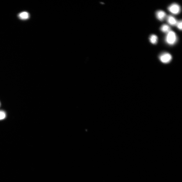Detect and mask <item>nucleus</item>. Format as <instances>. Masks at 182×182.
Returning <instances> with one entry per match:
<instances>
[{
  "mask_svg": "<svg viewBox=\"0 0 182 182\" xmlns=\"http://www.w3.org/2000/svg\"><path fill=\"white\" fill-rule=\"evenodd\" d=\"M165 40L166 43L169 45H173L177 41V37L175 33L172 31L167 33Z\"/></svg>",
  "mask_w": 182,
  "mask_h": 182,
  "instance_id": "1",
  "label": "nucleus"
},
{
  "mask_svg": "<svg viewBox=\"0 0 182 182\" xmlns=\"http://www.w3.org/2000/svg\"><path fill=\"white\" fill-rule=\"evenodd\" d=\"M159 58L162 62L164 63H169L171 61L172 57L169 53L164 52L160 55Z\"/></svg>",
  "mask_w": 182,
  "mask_h": 182,
  "instance_id": "2",
  "label": "nucleus"
},
{
  "mask_svg": "<svg viewBox=\"0 0 182 182\" xmlns=\"http://www.w3.org/2000/svg\"><path fill=\"white\" fill-rule=\"evenodd\" d=\"M168 9L173 14L177 15L179 14L180 12L181 8L178 4L174 3L168 7Z\"/></svg>",
  "mask_w": 182,
  "mask_h": 182,
  "instance_id": "3",
  "label": "nucleus"
},
{
  "mask_svg": "<svg viewBox=\"0 0 182 182\" xmlns=\"http://www.w3.org/2000/svg\"><path fill=\"white\" fill-rule=\"evenodd\" d=\"M156 16L157 18L161 21H163L167 17L165 12L161 10L157 11L156 12Z\"/></svg>",
  "mask_w": 182,
  "mask_h": 182,
  "instance_id": "4",
  "label": "nucleus"
},
{
  "mask_svg": "<svg viewBox=\"0 0 182 182\" xmlns=\"http://www.w3.org/2000/svg\"><path fill=\"white\" fill-rule=\"evenodd\" d=\"M166 19L168 23L171 25L175 26L177 21L175 18L171 15H168L166 17Z\"/></svg>",
  "mask_w": 182,
  "mask_h": 182,
  "instance_id": "5",
  "label": "nucleus"
},
{
  "mask_svg": "<svg viewBox=\"0 0 182 182\" xmlns=\"http://www.w3.org/2000/svg\"><path fill=\"white\" fill-rule=\"evenodd\" d=\"M18 16L20 19L22 20H26L29 18L30 15L28 12L24 11L20 13L19 14Z\"/></svg>",
  "mask_w": 182,
  "mask_h": 182,
  "instance_id": "6",
  "label": "nucleus"
},
{
  "mask_svg": "<svg viewBox=\"0 0 182 182\" xmlns=\"http://www.w3.org/2000/svg\"><path fill=\"white\" fill-rule=\"evenodd\" d=\"M160 29L162 32L167 33L171 31L170 27L166 24L163 25L161 27Z\"/></svg>",
  "mask_w": 182,
  "mask_h": 182,
  "instance_id": "7",
  "label": "nucleus"
},
{
  "mask_svg": "<svg viewBox=\"0 0 182 182\" xmlns=\"http://www.w3.org/2000/svg\"><path fill=\"white\" fill-rule=\"evenodd\" d=\"M150 42L153 44H156L158 42V38L157 36L154 34L151 35L149 38Z\"/></svg>",
  "mask_w": 182,
  "mask_h": 182,
  "instance_id": "8",
  "label": "nucleus"
},
{
  "mask_svg": "<svg viewBox=\"0 0 182 182\" xmlns=\"http://www.w3.org/2000/svg\"><path fill=\"white\" fill-rule=\"evenodd\" d=\"M6 114L4 111H0V120L4 119L6 117Z\"/></svg>",
  "mask_w": 182,
  "mask_h": 182,
  "instance_id": "9",
  "label": "nucleus"
},
{
  "mask_svg": "<svg viewBox=\"0 0 182 182\" xmlns=\"http://www.w3.org/2000/svg\"><path fill=\"white\" fill-rule=\"evenodd\" d=\"M182 21L181 20L177 22L176 25L178 28L180 30H182Z\"/></svg>",
  "mask_w": 182,
  "mask_h": 182,
  "instance_id": "10",
  "label": "nucleus"
}]
</instances>
